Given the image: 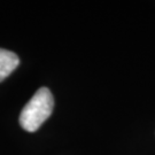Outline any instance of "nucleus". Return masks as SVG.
Segmentation results:
<instances>
[{
	"instance_id": "f257e3e1",
	"label": "nucleus",
	"mask_w": 155,
	"mask_h": 155,
	"mask_svg": "<svg viewBox=\"0 0 155 155\" xmlns=\"http://www.w3.org/2000/svg\"><path fill=\"white\" fill-rule=\"evenodd\" d=\"M53 107L54 99L51 91L47 87H40L21 111V127L28 132L37 131L41 124L51 116Z\"/></svg>"
},
{
	"instance_id": "f03ea898",
	"label": "nucleus",
	"mask_w": 155,
	"mask_h": 155,
	"mask_svg": "<svg viewBox=\"0 0 155 155\" xmlns=\"http://www.w3.org/2000/svg\"><path fill=\"white\" fill-rule=\"evenodd\" d=\"M20 63L18 56L11 51L0 48V82L7 78Z\"/></svg>"
}]
</instances>
